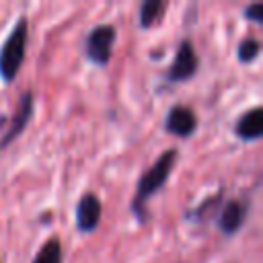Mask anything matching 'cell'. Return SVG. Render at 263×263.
Returning <instances> with one entry per match:
<instances>
[{
  "label": "cell",
  "instance_id": "cell-9",
  "mask_svg": "<svg viewBox=\"0 0 263 263\" xmlns=\"http://www.w3.org/2000/svg\"><path fill=\"white\" fill-rule=\"evenodd\" d=\"M234 134L245 142H257L263 136V109L253 107L245 111L234 123Z\"/></svg>",
  "mask_w": 263,
  "mask_h": 263
},
{
  "label": "cell",
  "instance_id": "cell-1",
  "mask_svg": "<svg viewBox=\"0 0 263 263\" xmlns=\"http://www.w3.org/2000/svg\"><path fill=\"white\" fill-rule=\"evenodd\" d=\"M177 158H179V150L168 148L152 162L150 168H146L140 175L138 185H136V195L129 203V210H132V214L136 216L138 222H146V201L166 185Z\"/></svg>",
  "mask_w": 263,
  "mask_h": 263
},
{
  "label": "cell",
  "instance_id": "cell-12",
  "mask_svg": "<svg viewBox=\"0 0 263 263\" xmlns=\"http://www.w3.org/2000/svg\"><path fill=\"white\" fill-rule=\"evenodd\" d=\"M259 53H261V43H259V39H255V37H245V39L236 45V60H238L240 64H251V62H255V60L259 58Z\"/></svg>",
  "mask_w": 263,
  "mask_h": 263
},
{
  "label": "cell",
  "instance_id": "cell-5",
  "mask_svg": "<svg viewBox=\"0 0 263 263\" xmlns=\"http://www.w3.org/2000/svg\"><path fill=\"white\" fill-rule=\"evenodd\" d=\"M33 113H35V95H33V90H25L18 97V103H16V109H14L12 117H10L8 127L0 136V150L6 148L12 140H16L23 134V129L33 119Z\"/></svg>",
  "mask_w": 263,
  "mask_h": 263
},
{
  "label": "cell",
  "instance_id": "cell-14",
  "mask_svg": "<svg viewBox=\"0 0 263 263\" xmlns=\"http://www.w3.org/2000/svg\"><path fill=\"white\" fill-rule=\"evenodd\" d=\"M0 263H2V261H0Z\"/></svg>",
  "mask_w": 263,
  "mask_h": 263
},
{
  "label": "cell",
  "instance_id": "cell-10",
  "mask_svg": "<svg viewBox=\"0 0 263 263\" xmlns=\"http://www.w3.org/2000/svg\"><path fill=\"white\" fill-rule=\"evenodd\" d=\"M166 10V2L164 0H144L140 4V10H138V23L142 29H148L152 25H156L160 21V16L164 14Z\"/></svg>",
  "mask_w": 263,
  "mask_h": 263
},
{
  "label": "cell",
  "instance_id": "cell-3",
  "mask_svg": "<svg viewBox=\"0 0 263 263\" xmlns=\"http://www.w3.org/2000/svg\"><path fill=\"white\" fill-rule=\"evenodd\" d=\"M117 39V31L109 23L95 25L86 37H84V55L88 62L95 66H105L111 60L113 53V43Z\"/></svg>",
  "mask_w": 263,
  "mask_h": 263
},
{
  "label": "cell",
  "instance_id": "cell-7",
  "mask_svg": "<svg viewBox=\"0 0 263 263\" xmlns=\"http://www.w3.org/2000/svg\"><path fill=\"white\" fill-rule=\"evenodd\" d=\"M101 214H103V203L97 193L88 191L80 195L76 201V228L80 232H92L101 224Z\"/></svg>",
  "mask_w": 263,
  "mask_h": 263
},
{
  "label": "cell",
  "instance_id": "cell-4",
  "mask_svg": "<svg viewBox=\"0 0 263 263\" xmlns=\"http://www.w3.org/2000/svg\"><path fill=\"white\" fill-rule=\"evenodd\" d=\"M199 68V58L195 53V47L189 39H183L175 51V58L166 70V82H185L191 80L197 74Z\"/></svg>",
  "mask_w": 263,
  "mask_h": 263
},
{
  "label": "cell",
  "instance_id": "cell-6",
  "mask_svg": "<svg viewBox=\"0 0 263 263\" xmlns=\"http://www.w3.org/2000/svg\"><path fill=\"white\" fill-rule=\"evenodd\" d=\"M164 132H168L171 136H179V138H189L195 129H197V115L189 105H173L166 115H164V123H162Z\"/></svg>",
  "mask_w": 263,
  "mask_h": 263
},
{
  "label": "cell",
  "instance_id": "cell-11",
  "mask_svg": "<svg viewBox=\"0 0 263 263\" xmlns=\"http://www.w3.org/2000/svg\"><path fill=\"white\" fill-rule=\"evenodd\" d=\"M31 263H64V253H62V242L58 236H49L39 251L35 253Z\"/></svg>",
  "mask_w": 263,
  "mask_h": 263
},
{
  "label": "cell",
  "instance_id": "cell-8",
  "mask_svg": "<svg viewBox=\"0 0 263 263\" xmlns=\"http://www.w3.org/2000/svg\"><path fill=\"white\" fill-rule=\"evenodd\" d=\"M245 220H247V203L240 199H228L218 212L216 226L224 236H232L242 228Z\"/></svg>",
  "mask_w": 263,
  "mask_h": 263
},
{
  "label": "cell",
  "instance_id": "cell-13",
  "mask_svg": "<svg viewBox=\"0 0 263 263\" xmlns=\"http://www.w3.org/2000/svg\"><path fill=\"white\" fill-rule=\"evenodd\" d=\"M242 14H245V18H249V21H253V23H263V6H261L259 2L249 4V6L242 10Z\"/></svg>",
  "mask_w": 263,
  "mask_h": 263
},
{
  "label": "cell",
  "instance_id": "cell-2",
  "mask_svg": "<svg viewBox=\"0 0 263 263\" xmlns=\"http://www.w3.org/2000/svg\"><path fill=\"white\" fill-rule=\"evenodd\" d=\"M27 37H29V23L25 16H21L12 25L8 37L0 47V78L4 82H12L21 72L27 53Z\"/></svg>",
  "mask_w": 263,
  "mask_h": 263
}]
</instances>
